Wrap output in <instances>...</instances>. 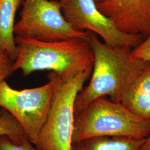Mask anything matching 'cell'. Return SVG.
<instances>
[{
  "label": "cell",
  "instance_id": "obj_1",
  "mask_svg": "<svg viewBox=\"0 0 150 150\" xmlns=\"http://www.w3.org/2000/svg\"><path fill=\"white\" fill-rule=\"evenodd\" d=\"M86 32L94 61L90 82L76 98L75 118L99 98L108 97L113 102L122 103L147 63L132 59V49L112 47L93 32Z\"/></svg>",
  "mask_w": 150,
  "mask_h": 150
},
{
  "label": "cell",
  "instance_id": "obj_2",
  "mask_svg": "<svg viewBox=\"0 0 150 150\" xmlns=\"http://www.w3.org/2000/svg\"><path fill=\"white\" fill-rule=\"evenodd\" d=\"M18 50L13 72L25 76L47 70L61 75H75L92 69L93 54L88 38L41 41L15 37Z\"/></svg>",
  "mask_w": 150,
  "mask_h": 150
},
{
  "label": "cell",
  "instance_id": "obj_3",
  "mask_svg": "<svg viewBox=\"0 0 150 150\" xmlns=\"http://www.w3.org/2000/svg\"><path fill=\"white\" fill-rule=\"evenodd\" d=\"M92 70L75 75L48 73V80L54 84V95L48 116L35 145L38 150H72L75 100Z\"/></svg>",
  "mask_w": 150,
  "mask_h": 150
},
{
  "label": "cell",
  "instance_id": "obj_4",
  "mask_svg": "<svg viewBox=\"0 0 150 150\" xmlns=\"http://www.w3.org/2000/svg\"><path fill=\"white\" fill-rule=\"evenodd\" d=\"M150 123L122 103L101 97L91 102L75 118L73 143L96 137L146 139Z\"/></svg>",
  "mask_w": 150,
  "mask_h": 150
},
{
  "label": "cell",
  "instance_id": "obj_5",
  "mask_svg": "<svg viewBox=\"0 0 150 150\" xmlns=\"http://www.w3.org/2000/svg\"><path fill=\"white\" fill-rule=\"evenodd\" d=\"M15 37L41 41L87 38L86 31L74 29L66 21L59 0H24Z\"/></svg>",
  "mask_w": 150,
  "mask_h": 150
},
{
  "label": "cell",
  "instance_id": "obj_6",
  "mask_svg": "<svg viewBox=\"0 0 150 150\" xmlns=\"http://www.w3.org/2000/svg\"><path fill=\"white\" fill-rule=\"evenodd\" d=\"M51 81L42 86L17 90L0 83V107L16 119L29 141L36 145L50 111L53 95Z\"/></svg>",
  "mask_w": 150,
  "mask_h": 150
},
{
  "label": "cell",
  "instance_id": "obj_7",
  "mask_svg": "<svg viewBox=\"0 0 150 150\" xmlns=\"http://www.w3.org/2000/svg\"><path fill=\"white\" fill-rule=\"evenodd\" d=\"M64 19L74 29L90 31L112 47L134 48L143 41L139 35L121 32L97 6L95 0H59Z\"/></svg>",
  "mask_w": 150,
  "mask_h": 150
},
{
  "label": "cell",
  "instance_id": "obj_8",
  "mask_svg": "<svg viewBox=\"0 0 150 150\" xmlns=\"http://www.w3.org/2000/svg\"><path fill=\"white\" fill-rule=\"evenodd\" d=\"M97 6L121 32L143 40L150 35V0H105Z\"/></svg>",
  "mask_w": 150,
  "mask_h": 150
},
{
  "label": "cell",
  "instance_id": "obj_9",
  "mask_svg": "<svg viewBox=\"0 0 150 150\" xmlns=\"http://www.w3.org/2000/svg\"><path fill=\"white\" fill-rule=\"evenodd\" d=\"M122 103L150 123V62H147Z\"/></svg>",
  "mask_w": 150,
  "mask_h": 150
},
{
  "label": "cell",
  "instance_id": "obj_10",
  "mask_svg": "<svg viewBox=\"0 0 150 150\" xmlns=\"http://www.w3.org/2000/svg\"><path fill=\"white\" fill-rule=\"evenodd\" d=\"M24 0H0V52L9 55L13 61L18 50L14 34L16 12Z\"/></svg>",
  "mask_w": 150,
  "mask_h": 150
},
{
  "label": "cell",
  "instance_id": "obj_11",
  "mask_svg": "<svg viewBox=\"0 0 150 150\" xmlns=\"http://www.w3.org/2000/svg\"><path fill=\"white\" fill-rule=\"evenodd\" d=\"M145 139L96 137L73 143L72 150H143Z\"/></svg>",
  "mask_w": 150,
  "mask_h": 150
},
{
  "label": "cell",
  "instance_id": "obj_12",
  "mask_svg": "<svg viewBox=\"0 0 150 150\" xmlns=\"http://www.w3.org/2000/svg\"><path fill=\"white\" fill-rule=\"evenodd\" d=\"M0 115V136H5L16 144L28 139L21 126L11 114L2 109Z\"/></svg>",
  "mask_w": 150,
  "mask_h": 150
},
{
  "label": "cell",
  "instance_id": "obj_13",
  "mask_svg": "<svg viewBox=\"0 0 150 150\" xmlns=\"http://www.w3.org/2000/svg\"><path fill=\"white\" fill-rule=\"evenodd\" d=\"M131 58L142 62H150V35L134 48L131 53Z\"/></svg>",
  "mask_w": 150,
  "mask_h": 150
},
{
  "label": "cell",
  "instance_id": "obj_14",
  "mask_svg": "<svg viewBox=\"0 0 150 150\" xmlns=\"http://www.w3.org/2000/svg\"><path fill=\"white\" fill-rule=\"evenodd\" d=\"M0 150H38L29 139L24 140L20 144L13 142L5 136H0Z\"/></svg>",
  "mask_w": 150,
  "mask_h": 150
},
{
  "label": "cell",
  "instance_id": "obj_15",
  "mask_svg": "<svg viewBox=\"0 0 150 150\" xmlns=\"http://www.w3.org/2000/svg\"><path fill=\"white\" fill-rule=\"evenodd\" d=\"M13 61L7 53L0 52V83L5 81L13 73Z\"/></svg>",
  "mask_w": 150,
  "mask_h": 150
},
{
  "label": "cell",
  "instance_id": "obj_16",
  "mask_svg": "<svg viewBox=\"0 0 150 150\" xmlns=\"http://www.w3.org/2000/svg\"><path fill=\"white\" fill-rule=\"evenodd\" d=\"M142 150H150V134L146 139H145Z\"/></svg>",
  "mask_w": 150,
  "mask_h": 150
},
{
  "label": "cell",
  "instance_id": "obj_17",
  "mask_svg": "<svg viewBox=\"0 0 150 150\" xmlns=\"http://www.w3.org/2000/svg\"><path fill=\"white\" fill-rule=\"evenodd\" d=\"M105 0H95L96 4H98V3H100V2H102L103 1H104Z\"/></svg>",
  "mask_w": 150,
  "mask_h": 150
},
{
  "label": "cell",
  "instance_id": "obj_18",
  "mask_svg": "<svg viewBox=\"0 0 150 150\" xmlns=\"http://www.w3.org/2000/svg\"><path fill=\"white\" fill-rule=\"evenodd\" d=\"M2 110H2V109L0 108V115L2 112Z\"/></svg>",
  "mask_w": 150,
  "mask_h": 150
}]
</instances>
